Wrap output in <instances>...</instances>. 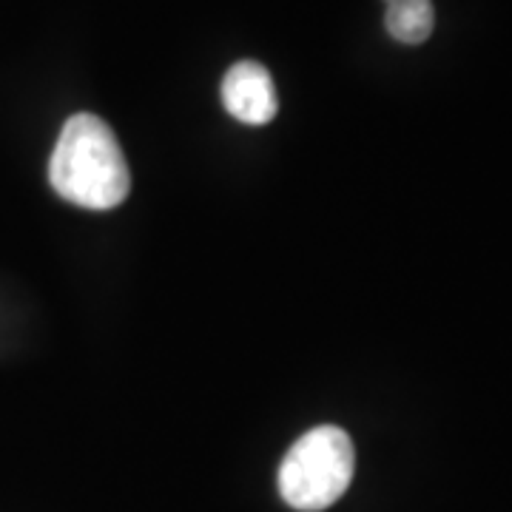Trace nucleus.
<instances>
[{
  "mask_svg": "<svg viewBox=\"0 0 512 512\" xmlns=\"http://www.w3.org/2000/svg\"><path fill=\"white\" fill-rule=\"evenodd\" d=\"M433 0H384V29L404 46H419L433 35Z\"/></svg>",
  "mask_w": 512,
  "mask_h": 512,
  "instance_id": "nucleus-4",
  "label": "nucleus"
},
{
  "mask_svg": "<svg viewBox=\"0 0 512 512\" xmlns=\"http://www.w3.org/2000/svg\"><path fill=\"white\" fill-rule=\"evenodd\" d=\"M49 183L66 202L109 211L131 191L123 148L97 114H74L57 137L49 160Z\"/></svg>",
  "mask_w": 512,
  "mask_h": 512,
  "instance_id": "nucleus-1",
  "label": "nucleus"
},
{
  "mask_svg": "<svg viewBox=\"0 0 512 512\" xmlns=\"http://www.w3.org/2000/svg\"><path fill=\"white\" fill-rule=\"evenodd\" d=\"M222 106L248 126H265L279 111L271 72L256 60H239L222 77Z\"/></svg>",
  "mask_w": 512,
  "mask_h": 512,
  "instance_id": "nucleus-3",
  "label": "nucleus"
},
{
  "mask_svg": "<svg viewBox=\"0 0 512 512\" xmlns=\"http://www.w3.org/2000/svg\"><path fill=\"white\" fill-rule=\"evenodd\" d=\"M356 470L353 441L333 424L299 436L279 464V493L299 512H322L348 493Z\"/></svg>",
  "mask_w": 512,
  "mask_h": 512,
  "instance_id": "nucleus-2",
  "label": "nucleus"
}]
</instances>
